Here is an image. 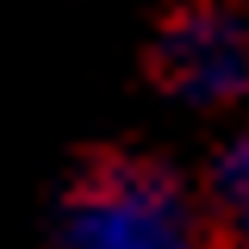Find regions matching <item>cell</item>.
I'll return each instance as SVG.
<instances>
[{"instance_id":"6da1fadb","label":"cell","mask_w":249,"mask_h":249,"mask_svg":"<svg viewBox=\"0 0 249 249\" xmlns=\"http://www.w3.org/2000/svg\"><path fill=\"white\" fill-rule=\"evenodd\" d=\"M56 237L62 249H206V212L175 168L100 156L69 181Z\"/></svg>"},{"instance_id":"7a4b0ae2","label":"cell","mask_w":249,"mask_h":249,"mask_svg":"<svg viewBox=\"0 0 249 249\" xmlns=\"http://www.w3.org/2000/svg\"><path fill=\"white\" fill-rule=\"evenodd\" d=\"M162 93L181 106H237L249 100V6L237 0H181L150 44Z\"/></svg>"},{"instance_id":"3957f363","label":"cell","mask_w":249,"mask_h":249,"mask_svg":"<svg viewBox=\"0 0 249 249\" xmlns=\"http://www.w3.org/2000/svg\"><path fill=\"white\" fill-rule=\"evenodd\" d=\"M206 193H212L218 218L249 243V124H243V131H231V137L218 143L212 175H206Z\"/></svg>"}]
</instances>
